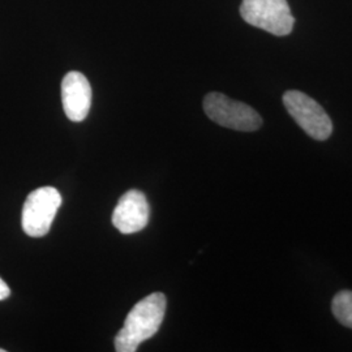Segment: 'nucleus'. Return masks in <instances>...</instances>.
Segmentation results:
<instances>
[{
  "label": "nucleus",
  "instance_id": "8",
  "mask_svg": "<svg viewBox=\"0 0 352 352\" xmlns=\"http://www.w3.org/2000/svg\"><path fill=\"white\" fill-rule=\"evenodd\" d=\"M333 315L343 327L352 329V291H340L331 302Z\"/></svg>",
  "mask_w": 352,
  "mask_h": 352
},
{
  "label": "nucleus",
  "instance_id": "2",
  "mask_svg": "<svg viewBox=\"0 0 352 352\" xmlns=\"http://www.w3.org/2000/svg\"><path fill=\"white\" fill-rule=\"evenodd\" d=\"M204 111L214 123L234 131L254 132L263 126V118L250 104L234 101L217 91L204 98Z\"/></svg>",
  "mask_w": 352,
  "mask_h": 352
},
{
  "label": "nucleus",
  "instance_id": "3",
  "mask_svg": "<svg viewBox=\"0 0 352 352\" xmlns=\"http://www.w3.org/2000/svg\"><path fill=\"white\" fill-rule=\"evenodd\" d=\"M282 100L287 113L311 139L325 141L331 136L333 122L314 98L299 90H289Z\"/></svg>",
  "mask_w": 352,
  "mask_h": 352
},
{
  "label": "nucleus",
  "instance_id": "5",
  "mask_svg": "<svg viewBox=\"0 0 352 352\" xmlns=\"http://www.w3.org/2000/svg\"><path fill=\"white\" fill-rule=\"evenodd\" d=\"M62 205V196L54 187L34 189L23 208V230L32 238L49 234L54 218Z\"/></svg>",
  "mask_w": 352,
  "mask_h": 352
},
{
  "label": "nucleus",
  "instance_id": "7",
  "mask_svg": "<svg viewBox=\"0 0 352 352\" xmlns=\"http://www.w3.org/2000/svg\"><path fill=\"white\" fill-rule=\"evenodd\" d=\"M62 102L64 113L72 122H82L90 111L91 87L81 72L72 71L62 81Z\"/></svg>",
  "mask_w": 352,
  "mask_h": 352
},
{
  "label": "nucleus",
  "instance_id": "1",
  "mask_svg": "<svg viewBox=\"0 0 352 352\" xmlns=\"http://www.w3.org/2000/svg\"><path fill=\"white\" fill-rule=\"evenodd\" d=\"M166 304L162 292L151 294L138 302L126 316L124 327L115 337V350L135 352L142 342L155 336L164 322Z\"/></svg>",
  "mask_w": 352,
  "mask_h": 352
},
{
  "label": "nucleus",
  "instance_id": "10",
  "mask_svg": "<svg viewBox=\"0 0 352 352\" xmlns=\"http://www.w3.org/2000/svg\"><path fill=\"white\" fill-rule=\"evenodd\" d=\"M0 352H6V350H3V349H0Z\"/></svg>",
  "mask_w": 352,
  "mask_h": 352
},
{
  "label": "nucleus",
  "instance_id": "4",
  "mask_svg": "<svg viewBox=\"0 0 352 352\" xmlns=\"http://www.w3.org/2000/svg\"><path fill=\"white\" fill-rule=\"evenodd\" d=\"M243 20L278 37L287 36L295 24L287 0H243Z\"/></svg>",
  "mask_w": 352,
  "mask_h": 352
},
{
  "label": "nucleus",
  "instance_id": "9",
  "mask_svg": "<svg viewBox=\"0 0 352 352\" xmlns=\"http://www.w3.org/2000/svg\"><path fill=\"white\" fill-rule=\"evenodd\" d=\"M11 295V289L7 286V283L0 278V302L6 300Z\"/></svg>",
  "mask_w": 352,
  "mask_h": 352
},
{
  "label": "nucleus",
  "instance_id": "6",
  "mask_svg": "<svg viewBox=\"0 0 352 352\" xmlns=\"http://www.w3.org/2000/svg\"><path fill=\"white\" fill-rule=\"evenodd\" d=\"M151 215L149 202L138 189L124 193L113 209V225L122 234H135L144 230Z\"/></svg>",
  "mask_w": 352,
  "mask_h": 352
}]
</instances>
